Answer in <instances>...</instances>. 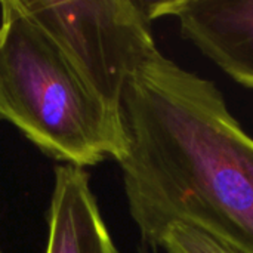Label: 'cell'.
Listing matches in <instances>:
<instances>
[{"instance_id":"5","label":"cell","mask_w":253,"mask_h":253,"mask_svg":"<svg viewBox=\"0 0 253 253\" xmlns=\"http://www.w3.org/2000/svg\"><path fill=\"white\" fill-rule=\"evenodd\" d=\"M53 173L44 253H119L84 168L64 163L56 166Z\"/></svg>"},{"instance_id":"6","label":"cell","mask_w":253,"mask_h":253,"mask_svg":"<svg viewBox=\"0 0 253 253\" xmlns=\"http://www.w3.org/2000/svg\"><path fill=\"white\" fill-rule=\"evenodd\" d=\"M153 253H242L236 248L187 221H169L156 236Z\"/></svg>"},{"instance_id":"3","label":"cell","mask_w":253,"mask_h":253,"mask_svg":"<svg viewBox=\"0 0 253 253\" xmlns=\"http://www.w3.org/2000/svg\"><path fill=\"white\" fill-rule=\"evenodd\" d=\"M86 84L122 117L129 79L157 49L148 1L21 0Z\"/></svg>"},{"instance_id":"7","label":"cell","mask_w":253,"mask_h":253,"mask_svg":"<svg viewBox=\"0 0 253 253\" xmlns=\"http://www.w3.org/2000/svg\"><path fill=\"white\" fill-rule=\"evenodd\" d=\"M0 253H1V249H0Z\"/></svg>"},{"instance_id":"2","label":"cell","mask_w":253,"mask_h":253,"mask_svg":"<svg viewBox=\"0 0 253 253\" xmlns=\"http://www.w3.org/2000/svg\"><path fill=\"white\" fill-rule=\"evenodd\" d=\"M0 119L65 165L117 163L127 150L122 117L86 84L21 0L0 1Z\"/></svg>"},{"instance_id":"4","label":"cell","mask_w":253,"mask_h":253,"mask_svg":"<svg viewBox=\"0 0 253 253\" xmlns=\"http://www.w3.org/2000/svg\"><path fill=\"white\" fill-rule=\"evenodd\" d=\"M150 18H173L181 36L239 84L253 89V0L148 1Z\"/></svg>"},{"instance_id":"1","label":"cell","mask_w":253,"mask_h":253,"mask_svg":"<svg viewBox=\"0 0 253 253\" xmlns=\"http://www.w3.org/2000/svg\"><path fill=\"white\" fill-rule=\"evenodd\" d=\"M122 120L119 165L138 253H153L173 219L253 253V138L216 84L157 47L127 82Z\"/></svg>"}]
</instances>
